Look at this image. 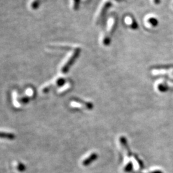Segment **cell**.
Masks as SVG:
<instances>
[{
    "mask_svg": "<svg viewBox=\"0 0 173 173\" xmlns=\"http://www.w3.org/2000/svg\"><path fill=\"white\" fill-rule=\"evenodd\" d=\"M110 43V37L109 35L105 34L103 37V44L104 46H109Z\"/></svg>",
    "mask_w": 173,
    "mask_h": 173,
    "instance_id": "9",
    "label": "cell"
},
{
    "mask_svg": "<svg viewBox=\"0 0 173 173\" xmlns=\"http://www.w3.org/2000/svg\"><path fill=\"white\" fill-rule=\"evenodd\" d=\"M98 156L97 155V153H92L91 154H90L89 156H88L87 157H86L83 161H82V165L83 166H87L92 162H93L94 161H95L96 159L98 158Z\"/></svg>",
    "mask_w": 173,
    "mask_h": 173,
    "instance_id": "6",
    "label": "cell"
},
{
    "mask_svg": "<svg viewBox=\"0 0 173 173\" xmlns=\"http://www.w3.org/2000/svg\"><path fill=\"white\" fill-rule=\"evenodd\" d=\"M153 2L155 5H158L160 3V0H153Z\"/></svg>",
    "mask_w": 173,
    "mask_h": 173,
    "instance_id": "12",
    "label": "cell"
},
{
    "mask_svg": "<svg viewBox=\"0 0 173 173\" xmlns=\"http://www.w3.org/2000/svg\"><path fill=\"white\" fill-rule=\"evenodd\" d=\"M111 6H112V3L110 2H107L103 4V5L100 9V13L98 16L97 20H96V21H97L98 23H100L103 20V19H104L106 14H107V11L111 7Z\"/></svg>",
    "mask_w": 173,
    "mask_h": 173,
    "instance_id": "2",
    "label": "cell"
},
{
    "mask_svg": "<svg viewBox=\"0 0 173 173\" xmlns=\"http://www.w3.org/2000/svg\"><path fill=\"white\" fill-rule=\"evenodd\" d=\"M157 88L159 91L160 92H165L167 89V86L166 83H160L158 85Z\"/></svg>",
    "mask_w": 173,
    "mask_h": 173,
    "instance_id": "10",
    "label": "cell"
},
{
    "mask_svg": "<svg viewBox=\"0 0 173 173\" xmlns=\"http://www.w3.org/2000/svg\"><path fill=\"white\" fill-rule=\"evenodd\" d=\"M150 173H162L160 171H153Z\"/></svg>",
    "mask_w": 173,
    "mask_h": 173,
    "instance_id": "14",
    "label": "cell"
},
{
    "mask_svg": "<svg viewBox=\"0 0 173 173\" xmlns=\"http://www.w3.org/2000/svg\"><path fill=\"white\" fill-rule=\"evenodd\" d=\"M114 1L119 2V3H121V2H124V1H126V0H114Z\"/></svg>",
    "mask_w": 173,
    "mask_h": 173,
    "instance_id": "13",
    "label": "cell"
},
{
    "mask_svg": "<svg viewBox=\"0 0 173 173\" xmlns=\"http://www.w3.org/2000/svg\"><path fill=\"white\" fill-rule=\"evenodd\" d=\"M124 22L130 28L133 29V30H137L139 28V25L136 22L135 19L131 16H126L125 17Z\"/></svg>",
    "mask_w": 173,
    "mask_h": 173,
    "instance_id": "5",
    "label": "cell"
},
{
    "mask_svg": "<svg viewBox=\"0 0 173 173\" xmlns=\"http://www.w3.org/2000/svg\"><path fill=\"white\" fill-rule=\"evenodd\" d=\"M0 138L7 139H9V140H13L16 138V135L12 133L0 131Z\"/></svg>",
    "mask_w": 173,
    "mask_h": 173,
    "instance_id": "7",
    "label": "cell"
},
{
    "mask_svg": "<svg viewBox=\"0 0 173 173\" xmlns=\"http://www.w3.org/2000/svg\"><path fill=\"white\" fill-rule=\"evenodd\" d=\"M80 53V50L79 49H77L74 53H73V55L71 56V58L69 59V60L67 62V63L62 67V71L63 73H66L67 71L69 70V67L74 63V62L75 61V60L76 59V58L78 57V56L79 55Z\"/></svg>",
    "mask_w": 173,
    "mask_h": 173,
    "instance_id": "3",
    "label": "cell"
},
{
    "mask_svg": "<svg viewBox=\"0 0 173 173\" xmlns=\"http://www.w3.org/2000/svg\"><path fill=\"white\" fill-rule=\"evenodd\" d=\"M118 24L117 17L115 16H111L108 21V33L109 35H112L115 30L116 29Z\"/></svg>",
    "mask_w": 173,
    "mask_h": 173,
    "instance_id": "4",
    "label": "cell"
},
{
    "mask_svg": "<svg viewBox=\"0 0 173 173\" xmlns=\"http://www.w3.org/2000/svg\"><path fill=\"white\" fill-rule=\"evenodd\" d=\"M17 169H18L19 171H24V170L25 169V167L24 166V165L23 163H17Z\"/></svg>",
    "mask_w": 173,
    "mask_h": 173,
    "instance_id": "11",
    "label": "cell"
},
{
    "mask_svg": "<svg viewBox=\"0 0 173 173\" xmlns=\"http://www.w3.org/2000/svg\"><path fill=\"white\" fill-rule=\"evenodd\" d=\"M146 23L148 24H149L151 26H153V27L157 26L158 24V21L157 19V18L153 17H150L148 18L146 20Z\"/></svg>",
    "mask_w": 173,
    "mask_h": 173,
    "instance_id": "8",
    "label": "cell"
},
{
    "mask_svg": "<svg viewBox=\"0 0 173 173\" xmlns=\"http://www.w3.org/2000/svg\"><path fill=\"white\" fill-rule=\"evenodd\" d=\"M120 142L121 144V146L123 149V151L124 152L125 155H126V157L128 159L131 160L133 162V165H134V168L136 170H139V169H142L143 167L142 163L139 160V159L135 155H133V154L131 153L130 149H129V148L128 146L126 139H125V137H121L120 138Z\"/></svg>",
    "mask_w": 173,
    "mask_h": 173,
    "instance_id": "1",
    "label": "cell"
}]
</instances>
